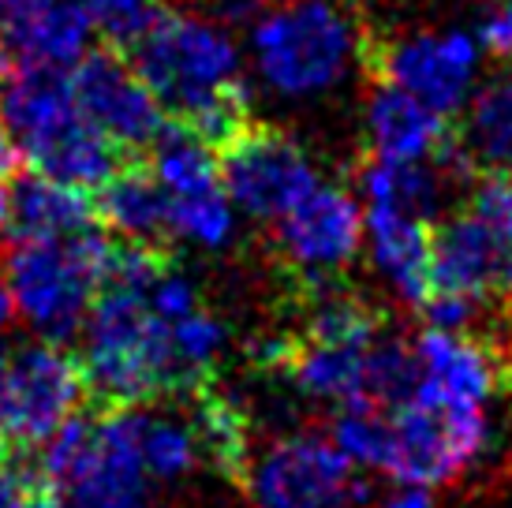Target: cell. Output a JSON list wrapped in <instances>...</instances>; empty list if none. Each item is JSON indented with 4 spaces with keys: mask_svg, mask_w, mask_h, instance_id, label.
I'll list each match as a JSON object with an SVG mask.
<instances>
[{
    "mask_svg": "<svg viewBox=\"0 0 512 508\" xmlns=\"http://www.w3.org/2000/svg\"><path fill=\"white\" fill-rule=\"evenodd\" d=\"M128 60L172 124H184L214 150L251 120L240 49L210 19L161 12Z\"/></svg>",
    "mask_w": 512,
    "mask_h": 508,
    "instance_id": "obj_1",
    "label": "cell"
},
{
    "mask_svg": "<svg viewBox=\"0 0 512 508\" xmlns=\"http://www.w3.org/2000/svg\"><path fill=\"white\" fill-rule=\"evenodd\" d=\"M83 374L86 396L98 411L139 408L157 396H180L172 367L169 322H161L143 292L101 284L86 318Z\"/></svg>",
    "mask_w": 512,
    "mask_h": 508,
    "instance_id": "obj_2",
    "label": "cell"
},
{
    "mask_svg": "<svg viewBox=\"0 0 512 508\" xmlns=\"http://www.w3.org/2000/svg\"><path fill=\"white\" fill-rule=\"evenodd\" d=\"M109 258L113 240L98 228L60 240H19L4 262L15 314L49 344H68L90 318Z\"/></svg>",
    "mask_w": 512,
    "mask_h": 508,
    "instance_id": "obj_3",
    "label": "cell"
},
{
    "mask_svg": "<svg viewBox=\"0 0 512 508\" xmlns=\"http://www.w3.org/2000/svg\"><path fill=\"white\" fill-rule=\"evenodd\" d=\"M258 75L285 98L322 94L344 75L356 34L329 0H281L273 12L255 19Z\"/></svg>",
    "mask_w": 512,
    "mask_h": 508,
    "instance_id": "obj_4",
    "label": "cell"
},
{
    "mask_svg": "<svg viewBox=\"0 0 512 508\" xmlns=\"http://www.w3.org/2000/svg\"><path fill=\"white\" fill-rule=\"evenodd\" d=\"M86 400L79 355L49 340L19 348L0 374V464L38 452Z\"/></svg>",
    "mask_w": 512,
    "mask_h": 508,
    "instance_id": "obj_5",
    "label": "cell"
},
{
    "mask_svg": "<svg viewBox=\"0 0 512 508\" xmlns=\"http://www.w3.org/2000/svg\"><path fill=\"white\" fill-rule=\"evenodd\" d=\"M359 64L374 83H389L441 116H456L468 101L479 71V42L464 30L415 34V38H356Z\"/></svg>",
    "mask_w": 512,
    "mask_h": 508,
    "instance_id": "obj_6",
    "label": "cell"
},
{
    "mask_svg": "<svg viewBox=\"0 0 512 508\" xmlns=\"http://www.w3.org/2000/svg\"><path fill=\"white\" fill-rule=\"evenodd\" d=\"M217 172L228 202L255 221H277L318 184L307 150L255 116L217 146Z\"/></svg>",
    "mask_w": 512,
    "mask_h": 508,
    "instance_id": "obj_7",
    "label": "cell"
},
{
    "mask_svg": "<svg viewBox=\"0 0 512 508\" xmlns=\"http://www.w3.org/2000/svg\"><path fill=\"white\" fill-rule=\"evenodd\" d=\"M243 490L255 508H352L367 501V490L352 475V460L322 434L273 441L251 460Z\"/></svg>",
    "mask_w": 512,
    "mask_h": 508,
    "instance_id": "obj_8",
    "label": "cell"
},
{
    "mask_svg": "<svg viewBox=\"0 0 512 508\" xmlns=\"http://www.w3.org/2000/svg\"><path fill=\"white\" fill-rule=\"evenodd\" d=\"M389 460L385 475L404 486H441L475 460L486 441L483 408H441L427 400H404L389 411Z\"/></svg>",
    "mask_w": 512,
    "mask_h": 508,
    "instance_id": "obj_9",
    "label": "cell"
},
{
    "mask_svg": "<svg viewBox=\"0 0 512 508\" xmlns=\"http://www.w3.org/2000/svg\"><path fill=\"white\" fill-rule=\"evenodd\" d=\"M72 94L83 116L128 157L150 154L157 135L169 127V116L150 94V86L131 68L128 53L101 45L72 64Z\"/></svg>",
    "mask_w": 512,
    "mask_h": 508,
    "instance_id": "obj_10",
    "label": "cell"
},
{
    "mask_svg": "<svg viewBox=\"0 0 512 508\" xmlns=\"http://www.w3.org/2000/svg\"><path fill=\"white\" fill-rule=\"evenodd\" d=\"M434 247V296H460L471 303L512 299V243L501 240L464 206L430 228Z\"/></svg>",
    "mask_w": 512,
    "mask_h": 508,
    "instance_id": "obj_11",
    "label": "cell"
},
{
    "mask_svg": "<svg viewBox=\"0 0 512 508\" xmlns=\"http://www.w3.org/2000/svg\"><path fill=\"white\" fill-rule=\"evenodd\" d=\"M363 210L344 187L314 184L288 213L277 217V251L292 269L337 273L359 254Z\"/></svg>",
    "mask_w": 512,
    "mask_h": 508,
    "instance_id": "obj_12",
    "label": "cell"
},
{
    "mask_svg": "<svg viewBox=\"0 0 512 508\" xmlns=\"http://www.w3.org/2000/svg\"><path fill=\"white\" fill-rule=\"evenodd\" d=\"M83 0H0V53L19 68H72L90 42Z\"/></svg>",
    "mask_w": 512,
    "mask_h": 508,
    "instance_id": "obj_13",
    "label": "cell"
},
{
    "mask_svg": "<svg viewBox=\"0 0 512 508\" xmlns=\"http://www.w3.org/2000/svg\"><path fill=\"white\" fill-rule=\"evenodd\" d=\"M412 352L419 367L415 400L441 408H483L498 385V359L471 333L427 325L415 337Z\"/></svg>",
    "mask_w": 512,
    "mask_h": 508,
    "instance_id": "obj_14",
    "label": "cell"
},
{
    "mask_svg": "<svg viewBox=\"0 0 512 508\" xmlns=\"http://www.w3.org/2000/svg\"><path fill=\"white\" fill-rule=\"evenodd\" d=\"M374 266L382 269L404 303L423 307L434 296V247L430 221L393 206H367L363 213Z\"/></svg>",
    "mask_w": 512,
    "mask_h": 508,
    "instance_id": "obj_15",
    "label": "cell"
},
{
    "mask_svg": "<svg viewBox=\"0 0 512 508\" xmlns=\"http://www.w3.org/2000/svg\"><path fill=\"white\" fill-rule=\"evenodd\" d=\"M94 217L124 243L165 247V240L172 236L169 195H165V187L154 176L146 157L120 161V169L98 187Z\"/></svg>",
    "mask_w": 512,
    "mask_h": 508,
    "instance_id": "obj_16",
    "label": "cell"
},
{
    "mask_svg": "<svg viewBox=\"0 0 512 508\" xmlns=\"http://www.w3.org/2000/svg\"><path fill=\"white\" fill-rule=\"evenodd\" d=\"M453 127L441 113L404 94L397 86L378 83L367 101V146L370 157L385 161H430L449 142Z\"/></svg>",
    "mask_w": 512,
    "mask_h": 508,
    "instance_id": "obj_17",
    "label": "cell"
},
{
    "mask_svg": "<svg viewBox=\"0 0 512 508\" xmlns=\"http://www.w3.org/2000/svg\"><path fill=\"white\" fill-rule=\"evenodd\" d=\"M8 191V236L19 240H60L94 228V202L86 191L60 184L45 172H15Z\"/></svg>",
    "mask_w": 512,
    "mask_h": 508,
    "instance_id": "obj_18",
    "label": "cell"
},
{
    "mask_svg": "<svg viewBox=\"0 0 512 508\" xmlns=\"http://www.w3.org/2000/svg\"><path fill=\"white\" fill-rule=\"evenodd\" d=\"M187 426H191L195 445H199V460H206L228 482L243 486L247 467H251V419L243 415L240 404L221 389H214V381H210V385L191 393Z\"/></svg>",
    "mask_w": 512,
    "mask_h": 508,
    "instance_id": "obj_19",
    "label": "cell"
},
{
    "mask_svg": "<svg viewBox=\"0 0 512 508\" xmlns=\"http://www.w3.org/2000/svg\"><path fill=\"white\" fill-rule=\"evenodd\" d=\"M370 344H314V340L292 337L285 367L277 374H288L303 396L333 400L341 408L363 404V370H367Z\"/></svg>",
    "mask_w": 512,
    "mask_h": 508,
    "instance_id": "obj_20",
    "label": "cell"
},
{
    "mask_svg": "<svg viewBox=\"0 0 512 508\" xmlns=\"http://www.w3.org/2000/svg\"><path fill=\"white\" fill-rule=\"evenodd\" d=\"M453 131L471 169L512 172V71L494 75L471 98L464 124Z\"/></svg>",
    "mask_w": 512,
    "mask_h": 508,
    "instance_id": "obj_21",
    "label": "cell"
},
{
    "mask_svg": "<svg viewBox=\"0 0 512 508\" xmlns=\"http://www.w3.org/2000/svg\"><path fill=\"white\" fill-rule=\"evenodd\" d=\"M453 172L430 161H385V157H367L359 169V187L367 195V206H393V210L427 217L438 210L441 184Z\"/></svg>",
    "mask_w": 512,
    "mask_h": 508,
    "instance_id": "obj_22",
    "label": "cell"
},
{
    "mask_svg": "<svg viewBox=\"0 0 512 508\" xmlns=\"http://www.w3.org/2000/svg\"><path fill=\"white\" fill-rule=\"evenodd\" d=\"M169 228L176 240L199 247H225L232 236V202L225 187L195 191V195H169Z\"/></svg>",
    "mask_w": 512,
    "mask_h": 508,
    "instance_id": "obj_23",
    "label": "cell"
},
{
    "mask_svg": "<svg viewBox=\"0 0 512 508\" xmlns=\"http://www.w3.org/2000/svg\"><path fill=\"white\" fill-rule=\"evenodd\" d=\"M139 452H143L146 475L172 482L199 464V445L187 423L165 419V415H143L139 419Z\"/></svg>",
    "mask_w": 512,
    "mask_h": 508,
    "instance_id": "obj_24",
    "label": "cell"
},
{
    "mask_svg": "<svg viewBox=\"0 0 512 508\" xmlns=\"http://www.w3.org/2000/svg\"><path fill=\"white\" fill-rule=\"evenodd\" d=\"M389 411L370 408V404H344L337 423H333V445L359 467H378L385 471L389 460Z\"/></svg>",
    "mask_w": 512,
    "mask_h": 508,
    "instance_id": "obj_25",
    "label": "cell"
},
{
    "mask_svg": "<svg viewBox=\"0 0 512 508\" xmlns=\"http://www.w3.org/2000/svg\"><path fill=\"white\" fill-rule=\"evenodd\" d=\"M83 8L90 15V27L105 38L109 49L120 53H128L165 12L161 0H83Z\"/></svg>",
    "mask_w": 512,
    "mask_h": 508,
    "instance_id": "obj_26",
    "label": "cell"
},
{
    "mask_svg": "<svg viewBox=\"0 0 512 508\" xmlns=\"http://www.w3.org/2000/svg\"><path fill=\"white\" fill-rule=\"evenodd\" d=\"M0 508H64V494L27 460L0 464Z\"/></svg>",
    "mask_w": 512,
    "mask_h": 508,
    "instance_id": "obj_27",
    "label": "cell"
},
{
    "mask_svg": "<svg viewBox=\"0 0 512 508\" xmlns=\"http://www.w3.org/2000/svg\"><path fill=\"white\" fill-rule=\"evenodd\" d=\"M479 42L490 57L505 60L512 68V0L498 4L494 12L483 19V27H479Z\"/></svg>",
    "mask_w": 512,
    "mask_h": 508,
    "instance_id": "obj_28",
    "label": "cell"
},
{
    "mask_svg": "<svg viewBox=\"0 0 512 508\" xmlns=\"http://www.w3.org/2000/svg\"><path fill=\"white\" fill-rule=\"evenodd\" d=\"M19 146H15V139H12V131L4 127V120H0V184L4 180H12L15 172H19Z\"/></svg>",
    "mask_w": 512,
    "mask_h": 508,
    "instance_id": "obj_29",
    "label": "cell"
},
{
    "mask_svg": "<svg viewBox=\"0 0 512 508\" xmlns=\"http://www.w3.org/2000/svg\"><path fill=\"white\" fill-rule=\"evenodd\" d=\"M385 508H430V494H427V486H404L393 501Z\"/></svg>",
    "mask_w": 512,
    "mask_h": 508,
    "instance_id": "obj_30",
    "label": "cell"
},
{
    "mask_svg": "<svg viewBox=\"0 0 512 508\" xmlns=\"http://www.w3.org/2000/svg\"><path fill=\"white\" fill-rule=\"evenodd\" d=\"M12 318H15V299H12V288H8V277L0 269V333L12 325Z\"/></svg>",
    "mask_w": 512,
    "mask_h": 508,
    "instance_id": "obj_31",
    "label": "cell"
},
{
    "mask_svg": "<svg viewBox=\"0 0 512 508\" xmlns=\"http://www.w3.org/2000/svg\"><path fill=\"white\" fill-rule=\"evenodd\" d=\"M4 225H8V191L0 187V232H4Z\"/></svg>",
    "mask_w": 512,
    "mask_h": 508,
    "instance_id": "obj_32",
    "label": "cell"
},
{
    "mask_svg": "<svg viewBox=\"0 0 512 508\" xmlns=\"http://www.w3.org/2000/svg\"><path fill=\"white\" fill-rule=\"evenodd\" d=\"M4 363H8V355L0 352V374H4Z\"/></svg>",
    "mask_w": 512,
    "mask_h": 508,
    "instance_id": "obj_33",
    "label": "cell"
}]
</instances>
